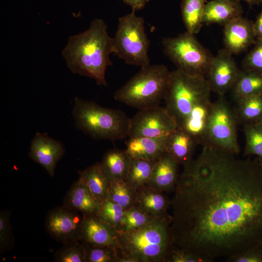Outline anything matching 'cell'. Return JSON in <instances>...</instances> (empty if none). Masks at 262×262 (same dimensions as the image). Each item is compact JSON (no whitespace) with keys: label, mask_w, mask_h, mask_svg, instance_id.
I'll list each match as a JSON object with an SVG mask.
<instances>
[{"label":"cell","mask_w":262,"mask_h":262,"mask_svg":"<svg viewBox=\"0 0 262 262\" xmlns=\"http://www.w3.org/2000/svg\"><path fill=\"white\" fill-rule=\"evenodd\" d=\"M171 200L174 246L203 262L262 246V164L203 145Z\"/></svg>","instance_id":"1"},{"label":"cell","mask_w":262,"mask_h":262,"mask_svg":"<svg viewBox=\"0 0 262 262\" xmlns=\"http://www.w3.org/2000/svg\"><path fill=\"white\" fill-rule=\"evenodd\" d=\"M113 38L107 25L100 18L93 20L88 29L71 36L62 51L69 70L94 79L99 85H107L105 73L112 65Z\"/></svg>","instance_id":"2"},{"label":"cell","mask_w":262,"mask_h":262,"mask_svg":"<svg viewBox=\"0 0 262 262\" xmlns=\"http://www.w3.org/2000/svg\"><path fill=\"white\" fill-rule=\"evenodd\" d=\"M171 220V215L154 218L139 229L119 232L117 248L137 262H166L173 246Z\"/></svg>","instance_id":"3"},{"label":"cell","mask_w":262,"mask_h":262,"mask_svg":"<svg viewBox=\"0 0 262 262\" xmlns=\"http://www.w3.org/2000/svg\"><path fill=\"white\" fill-rule=\"evenodd\" d=\"M72 114L76 128L95 139L116 140L129 136L131 118L122 111L74 99Z\"/></svg>","instance_id":"4"},{"label":"cell","mask_w":262,"mask_h":262,"mask_svg":"<svg viewBox=\"0 0 262 262\" xmlns=\"http://www.w3.org/2000/svg\"><path fill=\"white\" fill-rule=\"evenodd\" d=\"M170 73L167 66L162 64L141 67L115 92L114 98L139 110L159 105L164 100Z\"/></svg>","instance_id":"5"},{"label":"cell","mask_w":262,"mask_h":262,"mask_svg":"<svg viewBox=\"0 0 262 262\" xmlns=\"http://www.w3.org/2000/svg\"><path fill=\"white\" fill-rule=\"evenodd\" d=\"M211 91L205 77L176 69L171 71L164 107L180 127L196 105L210 99Z\"/></svg>","instance_id":"6"},{"label":"cell","mask_w":262,"mask_h":262,"mask_svg":"<svg viewBox=\"0 0 262 262\" xmlns=\"http://www.w3.org/2000/svg\"><path fill=\"white\" fill-rule=\"evenodd\" d=\"M134 11L118 18L113 38V53L125 63L140 67L150 63L148 55L150 42L142 17Z\"/></svg>","instance_id":"7"},{"label":"cell","mask_w":262,"mask_h":262,"mask_svg":"<svg viewBox=\"0 0 262 262\" xmlns=\"http://www.w3.org/2000/svg\"><path fill=\"white\" fill-rule=\"evenodd\" d=\"M162 44L164 52L177 69L192 75L206 76L214 56L195 34L186 31L176 37L164 38Z\"/></svg>","instance_id":"8"},{"label":"cell","mask_w":262,"mask_h":262,"mask_svg":"<svg viewBox=\"0 0 262 262\" xmlns=\"http://www.w3.org/2000/svg\"><path fill=\"white\" fill-rule=\"evenodd\" d=\"M212 102L205 143L214 148L237 155L238 141L236 114L223 97Z\"/></svg>","instance_id":"9"},{"label":"cell","mask_w":262,"mask_h":262,"mask_svg":"<svg viewBox=\"0 0 262 262\" xmlns=\"http://www.w3.org/2000/svg\"><path fill=\"white\" fill-rule=\"evenodd\" d=\"M178 127L165 107L153 106L139 111L131 118L129 138L168 136Z\"/></svg>","instance_id":"10"},{"label":"cell","mask_w":262,"mask_h":262,"mask_svg":"<svg viewBox=\"0 0 262 262\" xmlns=\"http://www.w3.org/2000/svg\"><path fill=\"white\" fill-rule=\"evenodd\" d=\"M83 220L81 213L62 206L48 213L45 229L53 239L65 244L80 240Z\"/></svg>","instance_id":"11"},{"label":"cell","mask_w":262,"mask_h":262,"mask_svg":"<svg viewBox=\"0 0 262 262\" xmlns=\"http://www.w3.org/2000/svg\"><path fill=\"white\" fill-rule=\"evenodd\" d=\"M232 55L225 48L219 50L206 75L212 91L220 96L232 89L240 70Z\"/></svg>","instance_id":"12"},{"label":"cell","mask_w":262,"mask_h":262,"mask_svg":"<svg viewBox=\"0 0 262 262\" xmlns=\"http://www.w3.org/2000/svg\"><path fill=\"white\" fill-rule=\"evenodd\" d=\"M65 151L61 142L50 137L46 132H36L31 142L29 156L53 177L57 164Z\"/></svg>","instance_id":"13"},{"label":"cell","mask_w":262,"mask_h":262,"mask_svg":"<svg viewBox=\"0 0 262 262\" xmlns=\"http://www.w3.org/2000/svg\"><path fill=\"white\" fill-rule=\"evenodd\" d=\"M119 231L97 215L84 216L80 240L92 246L117 247Z\"/></svg>","instance_id":"14"},{"label":"cell","mask_w":262,"mask_h":262,"mask_svg":"<svg viewBox=\"0 0 262 262\" xmlns=\"http://www.w3.org/2000/svg\"><path fill=\"white\" fill-rule=\"evenodd\" d=\"M224 26L225 49L232 54L245 51L257 40L253 22L242 16Z\"/></svg>","instance_id":"15"},{"label":"cell","mask_w":262,"mask_h":262,"mask_svg":"<svg viewBox=\"0 0 262 262\" xmlns=\"http://www.w3.org/2000/svg\"><path fill=\"white\" fill-rule=\"evenodd\" d=\"M101 202L79 178L66 193L63 206L79 212L83 216L97 215Z\"/></svg>","instance_id":"16"},{"label":"cell","mask_w":262,"mask_h":262,"mask_svg":"<svg viewBox=\"0 0 262 262\" xmlns=\"http://www.w3.org/2000/svg\"><path fill=\"white\" fill-rule=\"evenodd\" d=\"M179 164L166 152L156 161L151 178L146 186L164 192L174 191L180 175Z\"/></svg>","instance_id":"17"},{"label":"cell","mask_w":262,"mask_h":262,"mask_svg":"<svg viewBox=\"0 0 262 262\" xmlns=\"http://www.w3.org/2000/svg\"><path fill=\"white\" fill-rule=\"evenodd\" d=\"M167 136L129 138L126 151L132 158L156 161L166 152Z\"/></svg>","instance_id":"18"},{"label":"cell","mask_w":262,"mask_h":262,"mask_svg":"<svg viewBox=\"0 0 262 262\" xmlns=\"http://www.w3.org/2000/svg\"><path fill=\"white\" fill-rule=\"evenodd\" d=\"M171 200L164 192L145 186L137 191L135 206L153 218L170 216L167 211Z\"/></svg>","instance_id":"19"},{"label":"cell","mask_w":262,"mask_h":262,"mask_svg":"<svg viewBox=\"0 0 262 262\" xmlns=\"http://www.w3.org/2000/svg\"><path fill=\"white\" fill-rule=\"evenodd\" d=\"M243 8L239 0H212L205 3L203 22L207 25L225 26L242 16Z\"/></svg>","instance_id":"20"},{"label":"cell","mask_w":262,"mask_h":262,"mask_svg":"<svg viewBox=\"0 0 262 262\" xmlns=\"http://www.w3.org/2000/svg\"><path fill=\"white\" fill-rule=\"evenodd\" d=\"M198 144L193 136L178 127L167 136L166 151L180 164L183 165L193 159Z\"/></svg>","instance_id":"21"},{"label":"cell","mask_w":262,"mask_h":262,"mask_svg":"<svg viewBox=\"0 0 262 262\" xmlns=\"http://www.w3.org/2000/svg\"><path fill=\"white\" fill-rule=\"evenodd\" d=\"M132 158L126 150L110 149L103 155L100 166L110 182L117 180H125Z\"/></svg>","instance_id":"22"},{"label":"cell","mask_w":262,"mask_h":262,"mask_svg":"<svg viewBox=\"0 0 262 262\" xmlns=\"http://www.w3.org/2000/svg\"><path fill=\"white\" fill-rule=\"evenodd\" d=\"M212 102L210 99L196 105L180 127L193 136L198 144L204 145Z\"/></svg>","instance_id":"23"},{"label":"cell","mask_w":262,"mask_h":262,"mask_svg":"<svg viewBox=\"0 0 262 262\" xmlns=\"http://www.w3.org/2000/svg\"><path fill=\"white\" fill-rule=\"evenodd\" d=\"M231 89L236 99L262 94V73L247 69L240 70Z\"/></svg>","instance_id":"24"},{"label":"cell","mask_w":262,"mask_h":262,"mask_svg":"<svg viewBox=\"0 0 262 262\" xmlns=\"http://www.w3.org/2000/svg\"><path fill=\"white\" fill-rule=\"evenodd\" d=\"M79 178L92 194L100 201L106 198L110 181L102 170L99 163L79 171Z\"/></svg>","instance_id":"25"},{"label":"cell","mask_w":262,"mask_h":262,"mask_svg":"<svg viewBox=\"0 0 262 262\" xmlns=\"http://www.w3.org/2000/svg\"><path fill=\"white\" fill-rule=\"evenodd\" d=\"M206 0H182L181 4L182 19L186 31L197 33L203 22Z\"/></svg>","instance_id":"26"},{"label":"cell","mask_w":262,"mask_h":262,"mask_svg":"<svg viewBox=\"0 0 262 262\" xmlns=\"http://www.w3.org/2000/svg\"><path fill=\"white\" fill-rule=\"evenodd\" d=\"M137 190L124 180L110 182L106 198L118 204L124 210L135 206Z\"/></svg>","instance_id":"27"},{"label":"cell","mask_w":262,"mask_h":262,"mask_svg":"<svg viewBox=\"0 0 262 262\" xmlns=\"http://www.w3.org/2000/svg\"><path fill=\"white\" fill-rule=\"evenodd\" d=\"M237 118L243 123L258 122L262 117V94L236 99Z\"/></svg>","instance_id":"28"},{"label":"cell","mask_w":262,"mask_h":262,"mask_svg":"<svg viewBox=\"0 0 262 262\" xmlns=\"http://www.w3.org/2000/svg\"><path fill=\"white\" fill-rule=\"evenodd\" d=\"M156 161L132 158L125 181L136 190L146 186Z\"/></svg>","instance_id":"29"},{"label":"cell","mask_w":262,"mask_h":262,"mask_svg":"<svg viewBox=\"0 0 262 262\" xmlns=\"http://www.w3.org/2000/svg\"><path fill=\"white\" fill-rule=\"evenodd\" d=\"M245 155L255 156L262 164V125L258 122L243 124Z\"/></svg>","instance_id":"30"},{"label":"cell","mask_w":262,"mask_h":262,"mask_svg":"<svg viewBox=\"0 0 262 262\" xmlns=\"http://www.w3.org/2000/svg\"><path fill=\"white\" fill-rule=\"evenodd\" d=\"M56 262H87L85 247L80 240L65 244L54 255Z\"/></svg>","instance_id":"31"},{"label":"cell","mask_w":262,"mask_h":262,"mask_svg":"<svg viewBox=\"0 0 262 262\" xmlns=\"http://www.w3.org/2000/svg\"><path fill=\"white\" fill-rule=\"evenodd\" d=\"M124 211L118 204L105 199L100 203L97 215L120 232Z\"/></svg>","instance_id":"32"},{"label":"cell","mask_w":262,"mask_h":262,"mask_svg":"<svg viewBox=\"0 0 262 262\" xmlns=\"http://www.w3.org/2000/svg\"><path fill=\"white\" fill-rule=\"evenodd\" d=\"M153 218L136 206L125 210L120 232H128L139 229Z\"/></svg>","instance_id":"33"},{"label":"cell","mask_w":262,"mask_h":262,"mask_svg":"<svg viewBox=\"0 0 262 262\" xmlns=\"http://www.w3.org/2000/svg\"><path fill=\"white\" fill-rule=\"evenodd\" d=\"M84 246L87 262H116L117 247L112 246Z\"/></svg>","instance_id":"34"},{"label":"cell","mask_w":262,"mask_h":262,"mask_svg":"<svg viewBox=\"0 0 262 262\" xmlns=\"http://www.w3.org/2000/svg\"><path fill=\"white\" fill-rule=\"evenodd\" d=\"M10 211L2 210L0 212V253L11 250L14 244V239L10 223Z\"/></svg>","instance_id":"35"},{"label":"cell","mask_w":262,"mask_h":262,"mask_svg":"<svg viewBox=\"0 0 262 262\" xmlns=\"http://www.w3.org/2000/svg\"><path fill=\"white\" fill-rule=\"evenodd\" d=\"M254 45L244 58L242 66L244 69L262 73V39H257Z\"/></svg>","instance_id":"36"},{"label":"cell","mask_w":262,"mask_h":262,"mask_svg":"<svg viewBox=\"0 0 262 262\" xmlns=\"http://www.w3.org/2000/svg\"><path fill=\"white\" fill-rule=\"evenodd\" d=\"M228 262H262L261 246L246 249L226 259Z\"/></svg>","instance_id":"37"},{"label":"cell","mask_w":262,"mask_h":262,"mask_svg":"<svg viewBox=\"0 0 262 262\" xmlns=\"http://www.w3.org/2000/svg\"><path fill=\"white\" fill-rule=\"evenodd\" d=\"M166 262H203V261L195 254L173 246Z\"/></svg>","instance_id":"38"},{"label":"cell","mask_w":262,"mask_h":262,"mask_svg":"<svg viewBox=\"0 0 262 262\" xmlns=\"http://www.w3.org/2000/svg\"><path fill=\"white\" fill-rule=\"evenodd\" d=\"M123 1L130 6L132 10L136 11L143 9L149 0H123Z\"/></svg>","instance_id":"39"},{"label":"cell","mask_w":262,"mask_h":262,"mask_svg":"<svg viewBox=\"0 0 262 262\" xmlns=\"http://www.w3.org/2000/svg\"><path fill=\"white\" fill-rule=\"evenodd\" d=\"M253 25L257 39H262V10L253 22Z\"/></svg>","instance_id":"40"},{"label":"cell","mask_w":262,"mask_h":262,"mask_svg":"<svg viewBox=\"0 0 262 262\" xmlns=\"http://www.w3.org/2000/svg\"><path fill=\"white\" fill-rule=\"evenodd\" d=\"M243 0L246 2L250 6H252L253 5H259L262 3V0Z\"/></svg>","instance_id":"41"},{"label":"cell","mask_w":262,"mask_h":262,"mask_svg":"<svg viewBox=\"0 0 262 262\" xmlns=\"http://www.w3.org/2000/svg\"><path fill=\"white\" fill-rule=\"evenodd\" d=\"M258 123H260L262 125V118L260 120V121L258 122Z\"/></svg>","instance_id":"42"},{"label":"cell","mask_w":262,"mask_h":262,"mask_svg":"<svg viewBox=\"0 0 262 262\" xmlns=\"http://www.w3.org/2000/svg\"><path fill=\"white\" fill-rule=\"evenodd\" d=\"M261 248H262V246H261Z\"/></svg>","instance_id":"43"}]
</instances>
